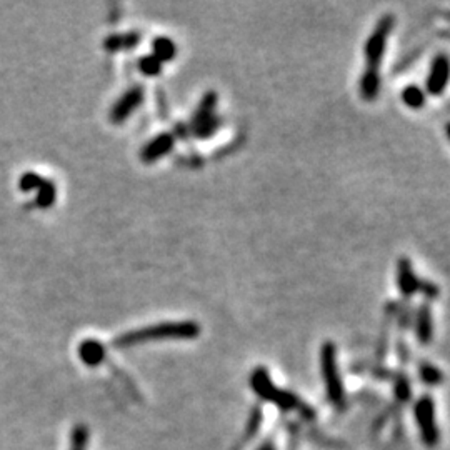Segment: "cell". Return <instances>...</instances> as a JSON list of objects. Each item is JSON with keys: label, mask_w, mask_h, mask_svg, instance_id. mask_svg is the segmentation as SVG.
Returning a JSON list of instances; mask_svg holds the SVG:
<instances>
[{"label": "cell", "mask_w": 450, "mask_h": 450, "mask_svg": "<svg viewBox=\"0 0 450 450\" xmlns=\"http://www.w3.org/2000/svg\"><path fill=\"white\" fill-rule=\"evenodd\" d=\"M200 334V325L197 322H162L156 325L144 327V329L125 332L114 341L117 349H127L137 343L152 342V341H192Z\"/></svg>", "instance_id": "obj_1"}, {"label": "cell", "mask_w": 450, "mask_h": 450, "mask_svg": "<svg viewBox=\"0 0 450 450\" xmlns=\"http://www.w3.org/2000/svg\"><path fill=\"white\" fill-rule=\"evenodd\" d=\"M250 387L255 394L264 400L270 402V404L277 405L280 410H289L299 409L300 412H310L306 405L302 404V400L297 396L289 392V390L279 389L277 385L272 382L270 375H268V370L266 367H257L250 375Z\"/></svg>", "instance_id": "obj_2"}, {"label": "cell", "mask_w": 450, "mask_h": 450, "mask_svg": "<svg viewBox=\"0 0 450 450\" xmlns=\"http://www.w3.org/2000/svg\"><path fill=\"white\" fill-rule=\"evenodd\" d=\"M321 372L330 404L337 409H343L345 392H343V382L337 364V350L332 342H323L321 347Z\"/></svg>", "instance_id": "obj_3"}, {"label": "cell", "mask_w": 450, "mask_h": 450, "mask_svg": "<svg viewBox=\"0 0 450 450\" xmlns=\"http://www.w3.org/2000/svg\"><path fill=\"white\" fill-rule=\"evenodd\" d=\"M394 25H396V17L387 14L378 19L372 34L367 37L364 45V58L369 69H378L381 67L385 55L387 41H389V35L392 34Z\"/></svg>", "instance_id": "obj_4"}, {"label": "cell", "mask_w": 450, "mask_h": 450, "mask_svg": "<svg viewBox=\"0 0 450 450\" xmlns=\"http://www.w3.org/2000/svg\"><path fill=\"white\" fill-rule=\"evenodd\" d=\"M414 416H416L422 442L430 449L437 447V445H439L440 432L439 427H437L436 404H433L432 397L422 396L418 398L416 402V407H414Z\"/></svg>", "instance_id": "obj_5"}, {"label": "cell", "mask_w": 450, "mask_h": 450, "mask_svg": "<svg viewBox=\"0 0 450 450\" xmlns=\"http://www.w3.org/2000/svg\"><path fill=\"white\" fill-rule=\"evenodd\" d=\"M450 84V57L447 54L440 52L432 58L427 81H425V90L433 97H440L447 90Z\"/></svg>", "instance_id": "obj_6"}, {"label": "cell", "mask_w": 450, "mask_h": 450, "mask_svg": "<svg viewBox=\"0 0 450 450\" xmlns=\"http://www.w3.org/2000/svg\"><path fill=\"white\" fill-rule=\"evenodd\" d=\"M397 287L402 299L407 302L414 295H417L418 289H420V279L417 277L412 262L407 257L398 259L397 262Z\"/></svg>", "instance_id": "obj_7"}, {"label": "cell", "mask_w": 450, "mask_h": 450, "mask_svg": "<svg viewBox=\"0 0 450 450\" xmlns=\"http://www.w3.org/2000/svg\"><path fill=\"white\" fill-rule=\"evenodd\" d=\"M144 100V90L142 87H133V89L127 90L120 98L117 100V104L114 105L112 110H110V122L112 124H122L127 118L132 116V112L136 110Z\"/></svg>", "instance_id": "obj_8"}, {"label": "cell", "mask_w": 450, "mask_h": 450, "mask_svg": "<svg viewBox=\"0 0 450 450\" xmlns=\"http://www.w3.org/2000/svg\"><path fill=\"white\" fill-rule=\"evenodd\" d=\"M414 327H416L417 341L424 345L432 342L433 339V317L429 303L424 302L417 307L414 314Z\"/></svg>", "instance_id": "obj_9"}, {"label": "cell", "mask_w": 450, "mask_h": 450, "mask_svg": "<svg viewBox=\"0 0 450 450\" xmlns=\"http://www.w3.org/2000/svg\"><path fill=\"white\" fill-rule=\"evenodd\" d=\"M173 142H175V139H173L172 133H160V136H157L156 139L150 140L149 144L142 149V160L147 162V164L157 162L160 157L167 156V153L171 152L173 149Z\"/></svg>", "instance_id": "obj_10"}, {"label": "cell", "mask_w": 450, "mask_h": 450, "mask_svg": "<svg viewBox=\"0 0 450 450\" xmlns=\"http://www.w3.org/2000/svg\"><path fill=\"white\" fill-rule=\"evenodd\" d=\"M382 89V77L378 69H367L362 74L361 82H358V90H361V97L365 102H372L377 98L378 92Z\"/></svg>", "instance_id": "obj_11"}, {"label": "cell", "mask_w": 450, "mask_h": 450, "mask_svg": "<svg viewBox=\"0 0 450 450\" xmlns=\"http://www.w3.org/2000/svg\"><path fill=\"white\" fill-rule=\"evenodd\" d=\"M217 94L215 92H207L200 100L199 107H197L195 114L192 117V130L199 129L200 125H204L205 122H208L211 118L215 117V107H217Z\"/></svg>", "instance_id": "obj_12"}, {"label": "cell", "mask_w": 450, "mask_h": 450, "mask_svg": "<svg viewBox=\"0 0 450 450\" xmlns=\"http://www.w3.org/2000/svg\"><path fill=\"white\" fill-rule=\"evenodd\" d=\"M78 355H81L82 362H84L85 365L96 367L104 361L105 350L100 342L89 339V341H84L81 343V347H78Z\"/></svg>", "instance_id": "obj_13"}, {"label": "cell", "mask_w": 450, "mask_h": 450, "mask_svg": "<svg viewBox=\"0 0 450 450\" xmlns=\"http://www.w3.org/2000/svg\"><path fill=\"white\" fill-rule=\"evenodd\" d=\"M140 41V35L137 32H127V34H116V35H109L105 39L104 47L109 50V52H117V50H124V49H132L136 47L137 43Z\"/></svg>", "instance_id": "obj_14"}, {"label": "cell", "mask_w": 450, "mask_h": 450, "mask_svg": "<svg viewBox=\"0 0 450 450\" xmlns=\"http://www.w3.org/2000/svg\"><path fill=\"white\" fill-rule=\"evenodd\" d=\"M400 98L402 102L412 110L422 109L425 105V100H427V98H425V92L418 85L404 87V89H402Z\"/></svg>", "instance_id": "obj_15"}, {"label": "cell", "mask_w": 450, "mask_h": 450, "mask_svg": "<svg viewBox=\"0 0 450 450\" xmlns=\"http://www.w3.org/2000/svg\"><path fill=\"white\" fill-rule=\"evenodd\" d=\"M152 49H153L152 55H153V57L159 58L160 62L172 61V58L175 57V54H177L175 43H173L169 37L156 39V41H153V43H152Z\"/></svg>", "instance_id": "obj_16"}, {"label": "cell", "mask_w": 450, "mask_h": 450, "mask_svg": "<svg viewBox=\"0 0 450 450\" xmlns=\"http://www.w3.org/2000/svg\"><path fill=\"white\" fill-rule=\"evenodd\" d=\"M55 197H57V191H55V185L52 180L43 179L41 187L37 189V199H35V204L37 207L47 208L50 207L55 202Z\"/></svg>", "instance_id": "obj_17"}, {"label": "cell", "mask_w": 450, "mask_h": 450, "mask_svg": "<svg viewBox=\"0 0 450 450\" xmlns=\"http://www.w3.org/2000/svg\"><path fill=\"white\" fill-rule=\"evenodd\" d=\"M418 377L427 385H439L444 381V375H442L440 370L436 365L429 364V362L418 364Z\"/></svg>", "instance_id": "obj_18"}, {"label": "cell", "mask_w": 450, "mask_h": 450, "mask_svg": "<svg viewBox=\"0 0 450 450\" xmlns=\"http://www.w3.org/2000/svg\"><path fill=\"white\" fill-rule=\"evenodd\" d=\"M89 444V429L85 425H77L72 430V447L70 450H87Z\"/></svg>", "instance_id": "obj_19"}, {"label": "cell", "mask_w": 450, "mask_h": 450, "mask_svg": "<svg viewBox=\"0 0 450 450\" xmlns=\"http://www.w3.org/2000/svg\"><path fill=\"white\" fill-rule=\"evenodd\" d=\"M410 394H412V389H410V381L407 375L398 374L396 377V396L400 402H407L410 398Z\"/></svg>", "instance_id": "obj_20"}, {"label": "cell", "mask_w": 450, "mask_h": 450, "mask_svg": "<svg viewBox=\"0 0 450 450\" xmlns=\"http://www.w3.org/2000/svg\"><path fill=\"white\" fill-rule=\"evenodd\" d=\"M42 180L43 179L39 175V173L25 172L21 177V180H19V185H21V189L23 192H32V191H37V189L41 187Z\"/></svg>", "instance_id": "obj_21"}, {"label": "cell", "mask_w": 450, "mask_h": 450, "mask_svg": "<svg viewBox=\"0 0 450 450\" xmlns=\"http://www.w3.org/2000/svg\"><path fill=\"white\" fill-rule=\"evenodd\" d=\"M139 69L145 75H157L162 69V62L157 57H153V55H145V57L140 58Z\"/></svg>", "instance_id": "obj_22"}, {"label": "cell", "mask_w": 450, "mask_h": 450, "mask_svg": "<svg viewBox=\"0 0 450 450\" xmlns=\"http://www.w3.org/2000/svg\"><path fill=\"white\" fill-rule=\"evenodd\" d=\"M398 325H400V329H409L410 323L414 321V315H412V310H410V303L407 302V306H405V302L398 303Z\"/></svg>", "instance_id": "obj_23"}, {"label": "cell", "mask_w": 450, "mask_h": 450, "mask_svg": "<svg viewBox=\"0 0 450 450\" xmlns=\"http://www.w3.org/2000/svg\"><path fill=\"white\" fill-rule=\"evenodd\" d=\"M418 292L424 295V299L427 300V303L439 297V287H437L433 282H430V280H420V289H418Z\"/></svg>", "instance_id": "obj_24"}, {"label": "cell", "mask_w": 450, "mask_h": 450, "mask_svg": "<svg viewBox=\"0 0 450 450\" xmlns=\"http://www.w3.org/2000/svg\"><path fill=\"white\" fill-rule=\"evenodd\" d=\"M260 450H275V449L272 447V444H266V445H264V447L260 449Z\"/></svg>", "instance_id": "obj_25"}, {"label": "cell", "mask_w": 450, "mask_h": 450, "mask_svg": "<svg viewBox=\"0 0 450 450\" xmlns=\"http://www.w3.org/2000/svg\"><path fill=\"white\" fill-rule=\"evenodd\" d=\"M445 133H447V137H449V140H450V122L447 125H445Z\"/></svg>", "instance_id": "obj_26"}]
</instances>
